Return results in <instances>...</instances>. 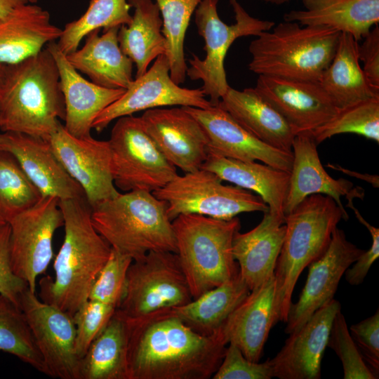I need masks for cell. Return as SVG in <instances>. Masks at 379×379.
<instances>
[{
	"mask_svg": "<svg viewBox=\"0 0 379 379\" xmlns=\"http://www.w3.org/2000/svg\"><path fill=\"white\" fill-rule=\"evenodd\" d=\"M59 199L44 197L33 207L11 219L9 255L14 274L36 293V279L53 258V239L64 220Z\"/></svg>",
	"mask_w": 379,
	"mask_h": 379,
	"instance_id": "cell-12",
	"label": "cell"
},
{
	"mask_svg": "<svg viewBox=\"0 0 379 379\" xmlns=\"http://www.w3.org/2000/svg\"><path fill=\"white\" fill-rule=\"evenodd\" d=\"M126 317L117 308L79 360L80 379H128Z\"/></svg>",
	"mask_w": 379,
	"mask_h": 379,
	"instance_id": "cell-34",
	"label": "cell"
},
{
	"mask_svg": "<svg viewBox=\"0 0 379 379\" xmlns=\"http://www.w3.org/2000/svg\"><path fill=\"white\" fill-rule=\"evenodd\" d=\"M267 2H270L274 4H281L285 2H287L288 0H264Z\"/></svg>",
	"mask_w": 379,
	"mask_h": 379,
	"instance_id": "cell-50",
	"label": "cell"
},
{
	"mask_svg": "<svg viewBox=\"0 0 379 379\" xmlns=\"http://www.w3.org/2000/svg\"><path fill=\"white\" fill-rule=\"evenodd\" d=\"M327 347L334 350L340 359L344 379L377 378L364 361L352 340L341 310L337 312L333 320Z\"/></svg>",
	"mask_w": 379,
	"mask_h": 379,
	"instance_id": "cell-40",
	"label": "cell"
},
{
	"mask_svg": "<svg viewBox=\"0 0 379 379\" xmlns=\"http://www.w3.org/2000/svg\"><path fill=\"white\" fill-rule=\"evenodd\" d=\"M0 151L16 159L43 196L59 200L86 199L83 189L65 169L48 140L22 133L2 132Z\"/></svg>",
	"mask_w": 379,
	"mask_h": 379,
	"instance_id": "cell-21",
	"label": "cell"
},
{
	"mask_svg": "<svg viewBox=\"0 0 379 379\" xmlns=\"http://www.w3.org/2000/svg\"><path fill=\"white\" fill-rule=\"evenodd\" d=\"M201 168L259 195L272 213L285 216L284 203L288 191L290 173L265 164L244 161L208 154Z\"/></svg>",
	"mask_w": 379,
	"mask_h": 379,
	"instance_id": "cell-30",
	"label": "cell"
},
{
	"mask_svg": "<svg viewBox=\"0 0 379 379\" xmlns=\"http://www.w3.org/2000/svg\"><path fill=\"white\" fill-rule=\"evenodd\" d=\"M353 198L347 199V206L351 208L357 219L368 230L371 239V246L358 257L356 261L345 272V279L352 286L363 283L373 263L379 257V229L368 223L361 215L353 204Z\"/></svg>",
	"mask_w": 379,
	"mask_h": 379,
	"instance_id": "cell-45",
	"label": "cell"
},
{
	"mask_svg": "<svg viewBox=\"0 0 379 379\" xmlns=\"http://www.w3.org/2000/svg\"><path fill=\"white\" fill-rule=\"evenodd\" d=\"M116 309L111 305L87 300L72 315L76 331L75 352L79 360L106 326Z\"/></svg>",
	"mask_w": 379,
	"mask_h": 379,
	"instance_id": "cell-42",
	"label": "cell"
},
{
	"mask_svg": "<svg viewBox=\"0 0 379 379\" xmlns=\"http://www.w3.org/2000/svg\"><path fill=\"white\" fill-rule=\"evenodd\" d=\"M350 333L364 361L378 378L379 372V310L373 315L350 328Z\"/></svg>",
	"mask_w": 379,
	"mask_h": 379,
	"instance_id": "cell-44",
	"label": "cell"
},
{
	"mask_svg": "<svg viewBox=\"0 0 379 379\" xmlns=\"http://www.w3.org/2000/svg\"><path fill=\"white\" fill-rule=\"evenodd\" d=\"M7 223L0 215V227Z\"/></svg>",
	"mask_w": 379,
	"mask_h": 379,
	"instance_id": "cell-51",
	"label": "cell"
},
{
	"mask_svg": "<svg viewBox=\"0 0 379 379\" xmlns=\"http://www.w3.org/2000/svg\"><path fill=\"white\" fill-rule=\"evenodd\" d=\"M128 2L134 13L129 25L119 27L118 41L122 52L135 65V77H138L146 72L154 60L166 54V43L158 5L152 0Z\"/></svg>",
	"mask_w": 379,
	"mask_h": 379,
	"instance_id": "cell-33",
	"label": "cell"
},
{
	"mask_svg": "<svg viewBox=\"0 0 379 379\" xmlns=\"http://www.w3.org/2000/svg\"><path fill=\"white\" fill-rule=\"evenodd\" d=\"M262 142L292 152L295 133L283 117L254 88L230 87L218 104Z\"/></svg>",
	"mask_w": 379,
	"mask_h": 379,
	"instance_id": "cell-28",
	"label": "cell"
},
{
	"mask_svg": "<svg viewBox=\"0 0 379 379\" xmlns=\"http://www.w3.org/2000/svg\"><path fill=\"white\" fill-rule=\"evenodd\" d=\"M0 350L47 375V370L27 319L10 299L0 294Z\"/></svg>",
	"mask_w": 379,
	"mask_h": 379,
	"instance_id": "cell-37",
	"label": "cell"
},
{
	"mask_svg": "<svg viewBox=\"0 0 379 379\" xmlns=\"http://www.w3.org/2000/svg\"><path fill=\"white\" fill-rule=\"evenodd\" d=\"M250 291L239 271L230 280L173 310L194 331L204 336H212L222 328Z\"/></svg>",
	"mask_w": 379,
	"mask_h": 379,
	"instance_id": "cell-32",
	"label": "cell"
},
{
	"mask_svg": "<svg viewBox=\"0 0 379 379\" xmlns=\"http://www.w3.org/2000/svg\"><path fill=\"white\" fill-rule=\"evenodd\" d=\"M193 300L177 253L150 251L133 260L117 309L129 318L166 308L180 307Z\"/></svg>",
	"mask_w": 379,
	"mask_h": 379,
	"instance_id": "cell-11",
	"label": "cell"
},
{
	"mask_svg": "<svg viewBox=\"0 0 379 379\" xmlns=\"http://www.w3.org/2000/svg\"><path fill=\"white\" fill-rule=\"evenodd\" d=\"M131 8L128 0H91L80 18L65 25L58 46L65 55H68L76 51L81 40L94 30L102 28L105 31L129 25L132 20Z\"/></svg>",
	"mask_w": 379,
	"mask_h": 379,
	"instance_id": "cell-35",
	"label": "cell"
},
{
	"mask_svg": "<svg viewBox=\"0 0 379 379\" xmlns=\"http://www.w3.org/2000/svg\"><path fill=\"white\" fill-rule=\"evenodd\" d=\"M131 258L112 248L109 257L93 284L88 300L111 305L117 308L125 293Z\"/></svg>",
	"mask_w": 379,
	"mask_h": 379,
	"instance_id": "cell-41",
	"label": "cell"
},
{
	"mask_svg": "<svg viewBox=\"0 0 379 379\" xmlns=\"http://www.w3.org/2000/svg\"><path fill=\"white\" fill-rule=\"evenodd\" d=\"M311 133L317 145L342 133L357 134L379 143V96L340 109L332 119Z\"/></svg>",
	"mask_w": 379,
	"mask_h": 379,
	"instance_id": "cell-39",
	"label": "cell"
},
{
	"mask_svg": "<svg viewBox=\"0 0 379 379\" xmlns=\"http://www.w3.org/2000/svg\"><path fill=\"white\" fill-rule=\"evenodd\" d=\"M226 347L223 359L213 379H270L273 378L268 361L263 363L248 359L232 343Z\"/></svg>",
	"mask_w": 379,
	"mask_h": 379,
	"instance_id": "cell-43",
	"label": "cell"
},
{
	"mask_svg": "<svg viewBox=\"0 0 379 379\" xmlns=\"http://www.w3.org/2000/svg\"><path fill=\"white\" fill-rule=\"evenodd\" d=\"M358 44L351 34L340 32L335 54L319 81L339 109L379 96L359 65Z\"/></svg>",
	"mask_w": 379,
	"mask_h": 379,
	"instance_id": "cell-31",
	"label": "cell"
},
{
	"mask_svg": "<svg viewBox=\"0 0 379 379\" xmlns=\"http://www.w3.org/2000/svg\"><path fill=\"white\" fill-rule=\"evenodd\" d=\"M116 187L153 192L178 174L147 133L140 117L117 119L108 140Z\"/></svg>",
	"mask_w": 379,
	"mask_h": 379,
	"instance_id": "cell-10",
	"label": "cell"
},
{
	"mask_svg": "<svg viewBox=\"0 0 379 379\" xmlns=\"http://www.w3.org/2000/svg\"><path fill=\"white\" fill-rule=\"evenodd\" d=\"M19 307L41 354L47 375L59 379H80L72 316L42 301L29 287L20 294Z\"/></svg>",
	"mask_w": 379,
	"mask_h": 379,
	"instance_id": "cell-13",
	"label": "cell"
},
{
	"mask_svg": "<svg viewBox=\"0 0 379 379\" xmlns=\"http://www.w3.org/2000/svg\"><path fill=\"white\" fill-rule=\"evenodd\" d=\"M27 3V0H0V17L7 15L15 8Z\"/></svg>",
	"mask_w": 379,
	"mask_h": 379,
	"instance_id": "cell-49",
	"label": "cell"
},
{
	"mask_svg": "<svg viewBox=\"0 0 379 379\" xmlns=\"http://www.w3.org/2000/svg\"><path fill=\"white\" fill-rule=\"evenodd\" d=\"M358 44V58L363 62V72L370 83L379 90V27L375 25L373 29Z\"/></svg>",
	"mask_w": 379,
	"mask_h": 379,
	"instance_id": "cell-47",
	"label": "cell"
},
{
	"mask_svg": "<svg viewBox=\"0 0 379 379\" xmlns=\"http://www.w3.org/2000/svg\"><path fill=\"white\" fill-rule=\"evenodd\" d=\"M164 156L184 173L201 168L208 157V138L198 121L183 107L154 108L140 117Z\"/></svg>",
	"mask_w": 379,
	"mask_h": 379,
	"instance_id": "cell-19",
	"label": "cell"
},
{
	"mask_svg": "<svg viewBox=\"0 0 379 379\" xmlns=\"http://www.w3.org/2000/svg\"><path fill=\"white\" fill-rule=\"evenodd\" d=\"M152 193L167 204L171 221L182 214L230 220L240 213L269 210L259 195L237 185H224L217 175L203 168L178 175Z\"/></svg>",
	"mask_w": 379,
	"mask_h": 379,
	"instance_id": "cell-9",
	"label": "cell"
},
{
	"mask_svg": "<svg viewBox=\"0 0 379 379\" xmlns=\"http://www.w3.org/2000/svg\"><path fill=\"white\" fill-rule=\"evenodd\" d=\"M348 218L333 198L321 194L308 196L285 215V236L274 273L279 321H287L302 270L325 252L340 220Z\"/></svg>",
	"mask_w": 379,
	"mask_h": 379,
	"instance_id": "cell-5",
	"label": "cell"
},
{
	"mask_svg": "<svg viewBox=\"0 0 379 379\" xmlns=\"http://www.w3.org/2000/svg\"><path fill=\"white\" fill-rule=\"evenodd\" d=\"M363 252L347 239L343 230H334L325 252L307 266V280L299 299L289 308L286 333L298 330L317 310L333 299L341 277Z\"/></svg>",
	"mask_w": 379,
	"mask_h": 379,
	"instance_id": "cell-17",
	"label": "cell"
},
{
	"mask_svg": "<svg viewBox=\"0 0 379 379\" xmlns=\"http://www.w3.org/2000/svg\"><path fill=\"white\" fill-rule=\"evenodd\" d=\"M253 88L283 117L295 135L312 132L339 110L319 81L258 75Z\"/></svg>",
	"mask_w": 379,
	"mask_h": 379,
	"instance_id": "cell-16",
	"label": "cell"
},
{
	"mask_svg": "<svg viewBox=\"0 0 379 379\" xmlns=\"http://www.w3.org/2000/svg\"><path fill=\"white\" fill-rule=\"evenodd\" d=\"M327 166L333 170L340 171L343 173L351 177L357 178V179L366 181L371 184L373 187H379V177L378 175H372L368 173H360L350 169L343 168L338 164H328Z\"/></svg>",
	"mask_w": 379,
	"mask_h": 379,
	"instance_id": "cell-48",
	"label": "cell"
},
{
	"mask_svg": "<svg viewBox=\"0 0 379 379\" xmlns=\"http://www.w3.org/2000/svg\"><path fill=\"white\" fill-rule=\"evenodd\" d=\"M4 64L0 63V79L2 75L3 69H4Z\"/></svg>",
	"mask_w": 379,
	"mask_h": 379,
	"instance_id": "cell-52",
	"label": "cell"
},
{
	"mask_svg": "<svg viewBox=\"0 0 379 379\" xmlns=\"http://www.w3.org/2000/svg\"><path fill=\"white\" fill-rule=\"evenodd\" d=\"M126 321L128 379H208L228 344L223 327L212 336L201 335L173 308Z\"/></svg>",
	"mask_w": 379,
	"mask_h": 379,
	"instance_id": "cell-1",
	"label": "cell"
},
{
	"mask_svg": "<svg viewBox=\"0 0 379 379\" xmlns=\"http://www.w3.org/2000/svg\"><path fill=\"white\" fill-rule=\"evenodd\" d=\"M304 10L291 11L284 20L302 26L326 27L359 41L379 22V0H301Z\"/></svg>",
	"mask_w": 379,
	"mask_h": 379,
	"instance_id": "cell-29",
	"label": "cell"
},
{
	"mask_svg": "<svg viewBox=\"0 0 379 379\" xmlns=\"http://www.w3.org/2000/svg\"><path fill=\"white\" fill-rule=\"evenodd\" d=\"M341 308L332 299L317 310L298 330L290 333L285 344L272 359H268L273 378L319 379L321 360L333 320Z\"/></svg>",
	"mask_w": 379,
	"mask_h": 379,
	"instance_id": "cell-20",
	"label": "cell"
},
{
	"mask_svg": "<svg viewBox=\"0 0 379 379\" xmlns=\"http://www.w3.org/2000/svg\"><path fill=\"white\" fill-rule=\"evenodd\" d=\"M177 255L193 299L232 279L239 271L232 253L234 235L241 228L235 217L220 220L182 214L172 220Z\"/></svg>",
	"mask_w": 379,
	"mask_h": 379,
	"instance_id": "cell-7",
	"label": "cell"
},
{
	"mask_svg": "<svg viewBox=\"0 0 379 379\" xmlns=\"http://www.w3.org/2000/svg\"><path fill=\"white\" fill-rule=\"evenodd\" d=\"M284 222L285 216L267 211L254 228L234 235L233 256L250 291L274 276L285 236Z\"/></svg>",
	"mask_w": 379,
	"mask_h": 379,
	"instance_id": "cell-25",
	"label": "cell"
},
{
	"mask_svg": "<svg viewBox=\"0 0 379 379\" xmlns=\"http://www.w3.org/2000/svg\"><path fill=\"white\" fill-rule=\"evenodd\" d=\"M182 107L204 128L208 141V154L244 161H259L274 168L291 172L292 152L280 150L262 142L218 105L206 109Z\"/></svg>",
	"mask_w": 379,
	"mask_h": 379,
	"instance_id": "cell-18",
	"label": "cell"
},
{
	"mask_svg": "<svg viewBox=\"0 0 379 379\" xmlns=\"http://www.w3.org/2000/svg\"><path fill=\"white\" fill-rule=\"evenodd\" d=\"M91 220L112 249L133 260L153 251L177 252L167 204L152 192H119L91 208Z\"/></svg>",
	"mask_w": 379,
	"mask_h": 379,
	"instance_id": "cell-4",
	"label": "cell"
},
{
	"mask_svg": "<svg viewBox=\"0 0 379 379\" xmlns=\"http://www.w3.org/2000/svg\"><path fill=\"white\" fill-rule=\"evenodd\" d=\"M29 4H35L38 0H27Z\"/></svg>",
	"mask_w": 379,
	"mask_h": 379,
	"instance_id": "cell-53",
	"label": "cell"
},
{
	"mask_svg": "<svg viewBox=\"0 0 379 379\" xmlns=\"http://www.w3.org/2000/svg\"><path fill=\"white\" fill-rule=\"evenodd\" d=\"M116 27L90 32L84 45L66 55L72 67L91 81L107 88L126 89L134 80L132 60L121 50Z\"/></svg>",
	"mask_w": 379,
	"mask_h": 379,
	"instance_id": "cell-26",
	"label": "cell"
},
{
	"mask_svg": "<svg viewBox=\"0 0 379 379\" xmlns=\"http://www.w3.org/2000/svg\"><path fill=\"white\" fill-rule=\"evenodd\" d=\"M163 22L170 76L178 84L185 82L187 65L184 53L185 34L190 18L202 0H155Z\"/></svg>",
	"mask_w": 379,
	"mask_h": 379,
	"instance_id": "cell-36",
	"label": "cell"
},
{
	"mask_svg": "<svg viewBox=\"0 0 379 379\" xmlns=\"http://www.w3.org/2000/svg\"><path fill=\"white\" fill-rule=\"evenodd\" d=\"M279 321L274 276L250 291L223 326L228 343L249 360L258 362L271 328Z\"/></svg>",
	"mask_w": 379,
	"mask_h": 379,
	"instance_id": "cell-24",
	"label": "cell"
},
{
	"mask_svg": "<svg viewBox=\"0 0 379 379\" xmlns=\"http://www.w3.org/2000/svg\"><path fill=\"white\" fill-rule=\"evenodd\" d=\"M218 0H202L197 7L195 23L199 34L204 39L205 58L192 54L187 75L192 80H201V88L213 106L217 105L230 87L225 69L227 53L234 41L242 36H258L271 29L274 22L251 16L237 0H230L236 22L227 25L219 17Z\"/></svg>",
	"mask_w": 379,
	"mask_h": 379,
	"instance_id": "cell-8",
	"label": "cell"
},
{
	"mask_svg": "<svg viewBox=\"0 0 379 379\" xmlns=\"http://www.w3.org/2000/svg\"><path fill=\"white\" fill-rule=\"evenodd\" d=\"M56 157L81 187L91 208L117 196L108 140L77 138L61 123L48 139Z\"/></svg>",
	"mask_w": 379,
	"mask_h": 379,
	"instance_id": "cell-15",
	"label": "cell"
},
{
	"mask_svg": "<svg viewBox=\"0 0 379 379\" xmlns=\"http://www.w3.org/2000/svg\"><path fill=\"white\" fill-rule=\"evenodd\" d=\"M46 48L53 57L60 75L65 105V128L77 138L91 136L96 117L126 90L107 88L86 80L69 63L55 41Z\"/></svg>",
	"mask_w": 379,
	"mask_h": 379,
	"instance_id": "cell-23",
	"label": "cell"
},
{
	"mask_svg": "<svg viewBox=\"0 0 379 379\" xmlns=\"http://www.w3.org/2000/svg\"><path fill=\"white\" fill-rule=\"evenodd\" d=\"M65 227L55 261V278L43 277L40 298L72 316L88 299L112 248L95 229L85 198L59 201Z\"/></svg>",
	"mask_w": 379,
	"mask_h": 379,
	"instance_id": "cell-2",
	"label": "cell"
},
{
	"mask_svg": "<svg viewBox=\"0 0 379 379\" xmlns=\"http://www.w3.org/2000/svg\"><path fill=\"white\" fill-rule=\"evenodd\" d=\"M61 33L46 10L34 4L21 5L0 17V63L20 62L58 39Z\"/></svg>",
	"mask_w": 379,
	"mask_h": 379,
	"instance_id": "cell-27",
	"label": "cell"
},
{
	"mask_svg": "<svg viewBox=\"0 0 379 379\" xmlns=\"http://www.w3.org/2000/svg\"><path fill=\"white\" fill-rule=\"evenodd\" d=\"M44 196L28 178L16 159L0 151V215L8 222L33 207Z\"/></svg>",
	"mask_w": 379,
	"mask_h": 379,
	"instance_id": "cell-38",
	"label": "cell"
},
{
	"mask_svg": "<svg viewBox=\"0 0 379 379\" xmlns=\"http://www.w3.org/2000/svg\"><path fill=\"white\" fill-rule=\"evenodd\" d=\"M316 143L311 132L295 135L292 144L293 164L287 194L284 203V215L291 213L310 195L321 194L333 198L338 206L347 212L340 197L363 199L362 187H354L346 179H334L324 169L320 161Z\"/></svg>",
	"mask_w": 379,
	"mask_h": 379,
	"instance_id": "cell-22",
	"label": "cell"
},
{
	"mask_svg": "<svg viewBox=\"0 0 379 379\" xmlns=\"http://www.w3.org/2000/svg\"><path fill=\"white\" fill-rule=\"evenodd\" d=\"M10 232L8 223L0 227V294L19 306L20 295L28 286L12 270L9 255Z\"/></svg>",
	"mask_w": 379,
	"mask_h": 379,
	"instance_id": "cell-46",
	"label": "cell"
},
{
	"mask_svg": "<svg viewBox=\"0 0 379 379\" xmlns=\"http://www.w3.org/2000/svg\"><path fill=\"white\" fill-rule=\"evenodd\" d=\"M65 105L56 62L46 48L4 64L0 79V130L48 140L65 120Z\"/></svg>",
	"mask_w": 379,
	"mask_h": 379,
	"instance_id": "cell-3",
	"label": "cell"
},
{
	"mask_svg": "<svg viewBox=\"0 0 379 379\" xmlns=\"http://www.w3.org/2000/svg\"><path fill=\"white\" fill-rule=\"evenodd\" d=\"M180 105L206 109L212 106L201 88H182L173 81L165 55L157 57L142 75L135 77L124 94L96 117L92 128L102 132L121 117L166 106Z\"/></svg>",
	"mask_w": 379,
	"mask_h": 379,
	"instance_id": "cell-14",
	"label": "cell"
},
{
	"mask_svg": "<svg viewBox=\"0 0 379 379\" xmlns=\"http://www.w3.org/2000/svg\"><path fill=\"white\" fill-rule=\"evenodd\" d=\"M340 32L326 27L279 23L249 45V69L258 74L319 81L331 62Z\"/></svg>",
	"mask_w": 379,
	"mask_h": 379,
	"instance_id": "cell-6",
	"label": "cell"
}]
</instances>
